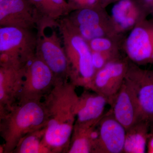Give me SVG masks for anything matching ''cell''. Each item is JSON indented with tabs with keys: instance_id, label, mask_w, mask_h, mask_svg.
<instances>
[{
	"instance_id": "cell-1",
	"label": "cell",
	"mask_w": 153,
	"mask_h": 153,
	"mask_svg": "<svg viewBox=\"0 0 153 153\" xmlns=\"http://www.w3.org/2000/svg\"><path fill=\"white\" fill-rule=\"evenodd\" d=\"M76 87L70 81L57 82L44 97L47 114L44 140L52 153L68 151L76 119Z\"/></svg>"
},
{
	"instance_id": "cell-2",
	"label": "cell",
	"mask_w": 153,
	"mask_h": 153,
	"mask_svg": "<svg viewBox=\"0 0 153 153\" xmlns=\"http://www.w3.org/2000/svg\"><path fill=\"white\" fill-rule=\"evenodd\" d=\"M47 114L41 100L17 102L0 116V133L4 140L0 153H13L22 138L46 127Z\"/></svg>"
},
{
	"instance_id": "cell-3",
	"label": "cell",
	"mask_w": 153,
	"mask_h": 153,
	"mask_svg": "<svg viewBox=\"0 0 153 153\" xmlns=\"http://www.w3.org/2000/svg\"><path fill=\"white\" fill-rule=\"evenodd\" d=\"M57 27L70 66L69 81L76 87L88 89L96 72L88 42L79 35L66 17L58 20Z\"/></svg>"
},
{
	"instance_id": "cell-4",
	"label": "cell",
	"mask_w": 153,
	"mask_h": 153,
	"mask_svg": "<svg viewBox=\"0 0 153 153\" xmlns=\"http://www.w3.org/2000/svg\"><path fill=\"white\" fill-rule=\"evenodd\" d=\"M37 35L32 30L0 27V66L23 67L36 54Z\"/></svg>"
},
{
	"instance_id": "cell-5",
	"label": "cell",
	"mask_w": 153,
	"mask_h": 153,
	"mask_svg": "<svg viewBox=\"0 0 153 153\" xmlns=\"http://www.w3.org/2000/svg\"><path fill=\"white\" fill-rule=\"evenodd\" d=\"M100 5L76 10L66 16L71 25L87 42L94 38L112 37L117 33L111 19L107 18Z\"/></svg>"
},
{
	"instance_id": "cell-6",
	"label": "cell",
	"mask_w": 153,
	"mask_h": 153,
	"mask_svg": "<svg viewBox=\"0 0 153 153\" xmlns=\"http://www.w3.org/2000/svg\"><path fill=\"white\" fill-rule=\"evenodd\" d=\"M24 76L18 101L41 100L49 93L55 83L50 68L36 55L24 66Z\"/></svg>"
},
{
	"instance_id": "cell-7",
	"label": "cell",
	"mask_w": 153,
	"mask_h": 153,
	"mask_svg": "<svg viewBox=\"0 0 153 153\" xmlns=\"http://www.w3.org/2000/svg\"><path fill=\"white\" fill-rule=\"evenodd\" d=\"M36 55L41 58L52 71L55 83L68 81L70 69L62 40L55 31L46 35L45 30L37 31Z\"/></svg>"
},
{
	"instance_id": "cell-8",
	"label": "cell",
	"mask_w": 153,
	"mask_h": 153,
	"mask_svg": "<svg viewBox=\"0 0 153 153\" xmlns=\"http://www.w3.org/2000/svg\"><path fill=\"white\" fill-rule=\"evenodd\" d=\"M130 31L124 44L128 60L138 66L153 65V16Z\"/></svg>"
},
{
	"instance_id": "cell-9",
	"label": "cell",
	"mask_w": 153,
	"mask_h": 153,
	"mask_svg": "<svg viewBox=\"0 0 153 153\" xmlns=\"http://www.w3.org/2000/svg\"><path fill=\"white\" fill-rule=\"evenodd\" d=\"M125 80L136 96L141 119L149 122L153 130V69H142L130 61Z\"/></svg>"
},
{
	"instance_id": "cell-10",
	"label": "cell",
	"mask_w": 153,
	"mask_h": 153,
	"mask_svg": "<svg viewBox=\"0 0 153 153\" xmlns=\"http://www.w3.org/2000/svg\"><path fill=\"white\" fill-rule=\"evenodd\" d=\"M129 63L128 58L120 57L110 61L96 71L88 90L104 96L109 100L123 84Z\"/></svg>"
},
{
	"instance_id": "cell-11",
	"label": "cell",
	"mask_w": 153,
	"mask_h": 153,
	"mask_svg": "<svg viewBox=\"0 0 153 153\" xmlns=\"http://www.w3.org/2000/svg\"><path fill=\"white\" fill-rule=\"evenodd\" d=\"M98 136L93 153H122L126 130L110 111L105 113L97 125Z\"/></svg>"
},
{
	"instance_id": "cell-12",
	"label": "cell",
	"mask_w": 153,
	"mask_h": 153,
	"mask_svg": "<svg viewBox=\"0 0 153 153\" xmlns=\"http://www.w3.org/2000/svg\"><path fill=\"white\" fill-rule=\"evenodd\" d=\"M38 18L30 0H4L0 2V26L33 30Z\"/></svg>"
},
{
	"instance_id": "cell-13",
	"label": "cell",
	"mask_w": 153,
	"mask_h": 153,
	"mask_svg": "<svg viewBox=\"0 0 153 153\" xmlns=\"http://www.w3.org/2000/svg\"><path fill=\"white\" fill-rule=\"evenodd\" d=\"M108 105L115 118L126 130L141 120L136 96L125 80L116 94L108 100Z\"/></svg>"
},
{
	"instance_id": "cell-14",
	"label": "cell",
	"mask_w": 153,
	"mask_h": 153,
	"mask_svg": "<svg viewBox=\"0 0 153 153\" xmlns=\"http://www.w3.org/2000/svg\"><path fill=\"white\" fill-rule=\"evenodd\" d=\"M114 3L110 18L117 32L131 30L150 15L141 0H119Z\"/></svg>"
},
{
	"instance_id": "cell-15",
	"label": "cell",
	"mask_w": 153,
	"mask_h": 153,
	"mask_svg": "<svg viewBox=\"0 0 153 153\" xmlns=\"http://www.w3.org/2000/svg\"><path fill=\"white\" fill-rule=\"evenodd\" d=\"M24 76V67L0 66V116L18 102Z\"/></svg>"
},
{
	"instance_id": "cell-16",
	"label": "cell",
	"mask_w": 153,
	"mask_h": 153,
	"mask_svg": "<svg viewBox=\"0 0 153 153\" xmlns=\"http://www.w3.org/2000/svg\"><path fill=\"white\" fill-rule=\"evenodd\" d=\"M108 100L104 96L85 89L79 96L75 123H98L104 116Z\"/></svg>"
},
{
	"instance_id": "cell-17",
	"label": "cell",
	"mask_w": 153,
	"mask_h": 153,
	"mask_svg": "<svg viewBox=\"0 0 153 153\" xmlns=\"http://www.w3.org/2000/svg\"><path fill=\"white\" fill-rule=\"evenodd\" d=\"M38 18L36 29L45 30L57 25L58 21L72 12L67 0H30Z\"/></svg>"
},
{
	"instance_id": "cell-18",
	"label": "cell",
	"mask_w": 153,
	"mask_h": 153,
	"mask_svg": "<svg viewBox=\"0 0 153 153\" xmlns=\"http://www.w3.org/2000/svg\"><path fill=\"white\" fill-rule=\"evenodd\" d=\"M98 124L75 123L67 153H93Z\"/></svg>"
},
{
	"instance_id": "cell-19",
	"label": "cell",
	"mask_w": 153,
	"mask_h": 153,
	"mask_svg": "<svg viewBox=\"0 0 153 153\" xmlns=\"http://www.w3.org/2000/svg\"><path fill=\"white\" fill-rule=\"evenodd\" d=\"M150 132V124L144 120L139 121L127 129L123 153L146 152Z\"/></svg>"
},
{
	"instance_id": "cell-20",
	"label": "cell",
	"mask_w": 153,
	"mask_h": 153,
	"mask_svg": "<svg viewBox=\"0 0 153 153\" xmlns=\"http://www.w3.org/2000/svg\"><path fill=\"white\" fill-rule=\"evenodd\" d=\"M45 127L22 138L13 153H52L44 140Z\"/></svg>"
},
{
	"instance_id": "cell-21",
	"label": "cell",
	"mask_w": 153,
	"mask_h": 153,
	"mask_svg": "<svg viewBox=\"0 0 153 153\" xmlns=\"http://www.w3.org/2000/svg\"><path fill=\"white\" fill-rule=\"evenodd\" d=\"M91 51L102 53L118 52L115 49L114 41L111 37H102L94 38L88 41Z\"/></svg>"
},
{
	"instance_id": "cell-22",
	"label": "cell",
	"mask_w": 153,
	"mask_h": 153,
	"mask_svg": "<svg viewBox=\"0 0 153 153\" xmlns=\"http://www.w3.org/2000/svg\"><path fill=\"white\" fill-rule=\"evenodd\" d=\"M72 11L100 5V0H67Z\"/></svg>"
},
{
	"instance_id": "cell-23",
	"label": "cell",
	"mask_w": 153,
	"mask_h": 153,
	"mask_svg": "<svg viewBox=\"0 0 153 153\" xmlns=\"http://www.w3.org/2000/svg\"><path fill=\"white\" fill-rule=\"evenodd\" d=\"M146 7L153 16V0H141Z\"/></svg>"
},
{
	"instance_id": "cell-24",
	"label": "cell",
	"mask_w": 153,
	"mask_h": 153,
	"mask_svg": "<svg viewBox=\"0 0 153 153\" xmlns=\"http://www.w3.org/2000/svg\"><path fill=\"white\" fill-rule=\"evenodd\" d=\"M147 148L148 153H153V131H151L150 136L148 140Z\"/></svg>"
},
{
	"instance_id": "cell-25",
	"label": "cell",
	"mask_w": 153,
	"mask_h": 153,
	"mask_svg": "<svg viewBox=\"0 0 153 153\" xmlns=\"http://www.w3.org/2000/svg\"><path fill=\"white\" fill-rule=\"evenodd\" d=\"M118 1L119 0H100V4L102 7H104L110 3L115 2Z\"/></svg>"
},
{
	"instance_id": "cell-26",
	"label": "cell",
	"mask_w": 153,
	"mask_h": 153,
	"mask_svg": "<svg viewBox=\"0 0 153 153\" xmlns=\"http://www.w3.org/2000/svg\"><path fill=\"white\" fill-rule=\"evenodd\" d=\"M4 1V0H0V2H1L2 1Z\"/></svg>"
}]
</instances>
